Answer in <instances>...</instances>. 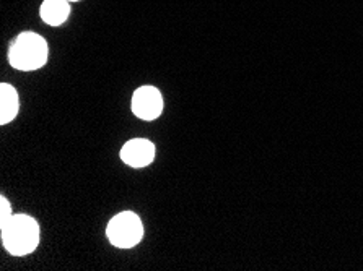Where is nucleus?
Masks as SVG:
<instances>
[{"label": "nucleus", "instance_id": "obj_3", "mask_svg": "<svg viewBox=\"0 0 363 271\" xmlns=\"http://www.w3.org/2000/svg\"><path fill=\"white\" fill-rule=\"evenodd\" d=\"M106 236L114 247L130 248L139 244L144 237V226L135 213L123 212L109 221Z\"/></svg>", "mask_w": 363, "mask_h": 271}, {"label": "nucleus", "instance_id": "obj_7", "mask_svg": "<svg viewBox=\"0 0 363 271\" xmlns=\"http://www.w3.org/2000/svg\"><path fill=\"white\" fill-rule=\"evenodd\" d=\"M70 13L69 0H44L41 5V18L51 26L62 25Z\"/></svg>", "mask_w": 363, "mask_h": 271}, {"label": "nucleus", "instance_id": "obj_5", "mask_svg": "<svg viewBox=\"0 0 363 271\" xmlns=\"http://www.w3.org/2000/svg\"><path fill=\"white\" fill-rule=\"evenodd\" d=\"M121 159L130 168H145L155 159V146L145 138H134L121 148Z\"/></svg>", "mask_w": 363, "mask_h": 271}, {"label": "nucleus", "instance_id": "obj_9", "mask_svg": "<svg viewBox=\"0 0 363 271\" xmlns=\"http://www.w3.org/2000/svg\"><path fill=\"white\" fill-rule=\"evenodd\" d=\"M69 2H77V0H69Z\"/></svg>", "mask_w": 363, "mask_h": 271}, {"label": "nucleus", "instance_id": "obj_2", "mask_svg": "<svg viewBox=\"0 0 363 271\" xmlns=\"http://www.w3.org/2000/svg\"><path fill=\"white\" fill-rule=\"evenodd\" d=\"M49 47L36 33H21L9 51V60L13 69L21 71H33L41 69L48 62Z\"/></svg>", "mask_w": 363, "mask_h": 271}, {"label": "nucleus", "instance_id": "obj_4", "mask_svg": "<svg viewBox=\"0 0 363 271\" xmlns=\"http://www.w3.org/2000/svg\"><path fill=\"white\" fill-rule=\"evenodd\" d=\"M132 113L142 120H155L163 113V96L155 86H140L132 96Z\"/></svg>", "mask_w": 363, "mask_h": 271}, {"label": "nucleus", "instance_id": "obj_6", "mask_svg": "<svg viewBox=\"0 0 363 271\" xmlns=\"http://www.w3.org/2000/svg\"><path fill=\"white\" fill-rule=\"evenodd\" d=\"M20 109L18 93L12 85H0V124H10L16 117Z\"/></svg>", "mask_w": 363, "mask_h": 271}, {"label": "nucleus", "instance_id": "obj_1", "mask_svg": "<svg viewBox=\"0 0 363 271\" xmlns=\"http://www.w3.org/2000/svg\"><path fill=\"white\" fill-rule=\"evenodd\" d=\"M0 234L5 250L15 257L30 255L40 244V226L28 214H13L9 223L0 228Z\"/></svg>", "mask_w": 363, "mask_h": 271}, {"label": "nucleus", "instance_id": "obj_8", "mask_svg": "<svg viewBox=\"0 0 363 271\" xmlns=\"http://www.w3.org/2000/svg\"><path fill=\"white\" fill-rule=\"evenodd\" d=\"M12 207H10V202L5 197H0V228L5 226L12 218Z\"/></svg>", "mask_w": 363, "mask_h": 271}]
</instances>
